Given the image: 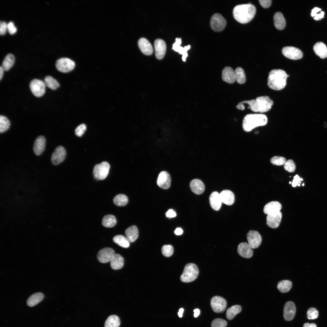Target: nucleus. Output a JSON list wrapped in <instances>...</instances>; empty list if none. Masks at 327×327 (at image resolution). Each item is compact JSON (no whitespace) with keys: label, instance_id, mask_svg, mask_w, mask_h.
Here are the masks:
<instances>
[{"label":"nucleus","instance_id":"33","mask_svg":"<svg viewBox=\"0 0 327 327\" xmlns=\"http://www.w3.org/2000/svg\"><path fill=\"white\" fill-rule=\"evenodd\" d=\"M14 55L11 54H7L3 60L1 66L4 71H8L13 66L15 62Z\"/></svg>","mask_w":327,"mask_h":327},{"label":"nucleus","instance_id":"25","mask_svg":"<svg viewBox=\"0 0 327 327\" xmlns=\"http://www.w3.org/2000/svg\"><path fill=\"white\" fill-rule=\"evenodd\" d=\"M222 77L223 81L228 83H233L236 81L234 71L230 67L224 68L222 71Z\"/></svg>","mask_w":327,"mask_h":327},{"label":"nucleus","instance_id":"14","mask_svg":"<svg viewBox=\"0 0 327 327\" xmlns=\"http://www.w3.org/2000/svg\"><path fill=\"white\" fill-rule=\"evenodd\" d=\"M282 217V214L280 211L269 214L266 216V224L270 228H276L279 226Z\"/></svg>","mask_w":327,"mask_h":327},{"label":"nucleus","instance_id":"28","mask_svg":"<svg viewBox=\"0 0 327 327\" xmlns=\"http://www.w3.org/2000/svg\"><path fill=\"white\" fill-rule=\"evenodd\" d=\"M313 49L317 55L322 58L327 57V47L322 42L316 43L313 46Z\"/></svg>","mask_w":327,"mask_h":327},{"label":"nucleus","instance_id":"20","mask_svg":"<svg viewBox=\"0 0 327 327\" xmlns=\"http://www.w3.org/2000/svg\"><path fill=\"white\" fill-rule=\"evenodd\" d=\"M175 42L173 45L172 49L174 51L177 52L180 54L182 55V59L183 61H185L186 58L188 56L187 51L190 48V46L188 45L183 48L180 46L181 44V39L180 38H176L175 39Z\"/></svg>","mask_w":327,"mask_h":327},{"label":"nucleus","instance_id":"38","mask_svg":"<svg viewBox=\"0 0 327 327\" xmlns=\"http://www.w3.org/2000/svg\"><path fill=\"white\" fill-rule=\"evenodd\" d=\"M113 240L115 243L122 247L127 248L130 246L129 242L126 237L122 235H117L114 236Z\"/></svg>","mask_w":327,"mask_h":327},{"label":"nucleus","instance_id":"11","mask_svg":"<svg viewBox=\"0 0 327 327\" xmlns=\"http://www.w3.org/2000/svg\"><path fill=\"white\" fill-rule=\"evenodd\" d=\"M246 238L248 244L252 249L259 247L261 244L262 239L260 234L257 231L251 230L247 234Z\"/></svg>","mask_w":327,"mask_h":327},{"label":"nucleus","instance_id":"23","mask_svg":"<svg viewBox=\"0 0 327 327\" xmlns=\"http://www.w3.org/2000/svg\"><path fill=\"white\" fill-rule=\"evenodd\" d=\"M190 187L191 190L197 195L202 193L205 188L203 182L197 179L192 180L190 182Z\"/></svg>","mask_w":327,"mask_h":327},{"label":"nucleus","instance_id":"56","mask_svg":"<svg viewBox=\"0 0 327 327\" xmlns=\"http://www.w3.org/2000/svg\"><path fill=\"white\" fill-rule=\"evenodd\" d=\"M324 12L323 11L320 12V13H318L314 17L315 20H320L324 17Z\"/></svg>","mask_w":327,"mask_h":327},{"label":"nucleus","instance_id":"13","mask_svg":"<svg viewBox=\"0 0 327 327\" xmlns=\"http://www.w3.org/2000/svg\"><path fill=\"white\" fill-rule=\"evenodd\" d=\"M114 251L110 248H105L101 249L97 254V259L102 263L110 262L115 254Z\"/></svg>","mask_w":327,"mask_h":327},{"label":"nucleus","instance_id":"4","mask_svg":"<svg viewBox=\"0 0 327 327\" xmlns=\"http://www.w3.org/2000/svg\"><path fill=\"white\" fill-rule=\"evenodd\" d=\"M199 273L198 268L196 264L192 263H187L181 275L180 280L184 282H192L197 278Z\"/></svg>","mask_w":327,"mask_h":327},{"label":"nucleus","instance_id":"10","mask_svg":"<svg viewBox=\"0 0 327 327\" xmlns=\"http://www.w3.org/2000/svg\"><path fill=\"white\" fill-rule=\"evenodd\" d=\"M283 54L286 57L292 60H298L303 56L302 51L299 48L292 46H286L282 49Z\"/></svg>","mask_w":327,"mask_h":327},{"label":"nucleus","instance_id":"27","mask_svg":"<svg viewBox=\"0 0 327 327\" xmlns=\"http://www.w3.org/2000/svg\"><path fill=\"white\" fill-rule=\"evenodd\" d=\"M126 237L129 243L135 241L138 236V230L137 227L133 225L128 228L125 231Z\"/></svg>","mask_w":327,"mask_h":327},{"label":"nucleus","instance_id":"59","mask_svg":"<svg viewBox=\"0 0 327 327\" xmlns=\"http://www.w3.org/2000/svg\"><path fill=\"white\" fill-rule=\"evenodd\" d=\"M193 312H194V316L195 318L197 317L200 314V310L198 309H196L194 310Z\"/></svg>","mask_w":327,"mask_h":327},{"label":"nucleus","instance_id":"12","mask_svg":"<svg viewBox=\"0 0 327 327\" xmlns=\"http://www.w3.org/2000/svg\"><path fill=\"white\" fill-rule=\"evenodd\" d=\"M256 99L258 104L259 112L260 113L268 111L273 104V101L267 96L259 97Z\"/></svg>","mask_w":327,"mask_h":327},{"label":"nucleus","instance_id":"47","mask_svg":"<svg viewBox=\"0 0 327 327\" xmlns=\"http://www.w3.org/2000/svg\"><path fill=\"white\" fill-rule=\"evenodd\" d=\"M307 317L309 319H317L318 316V310L315 308H309L307 312Z\"/></svg>","mask_w":327,"mask_h":327},{"label":"nucleus","instance_id":"64","mask_svg":"<svg viewBox=\"0 0 327 327\" xmlns=\"http://www.w3.org/2000/svg\"><path fill=\"white\" fill-rule=\"evenodd\" d=\"M291 177V176H290L289 177Z\"/></svg>","mask_w":327,"mask_h":327},{"label":"nucleus","instance_id":"55","mask_svg":"<svg viewBox=\"0 0 327 327\" xmlns=\"http://www.w3.org/2000/svg\"><path fill=\"white\" fill-rule=\"evenodd\" d=\"M321 8L318 7H315L312 10L311 12V15L312 17H314L317 15L319 12L320 11Z\"/></svg>","mask_w":327,"mask_h":327},{"label":"nucleus","instance_id":"62","mask_svg":"<svg viewBox=\"0 0 327 327\" xmlns=\"http://www.w3.org/2000/svg\"><path fill=\"white\" fill-rule=\"evenodd\" d=\"M302 186H304V183H302Z\"/></svg>","mask_w":327,"mask_h":327},{"label":"nucleus","instance_id":"42","mask_svg":"<svg viewBox=\"0 0 327 327\" xmlns=\"http://www.w3.org/2000/svg\"><path fill=\"white\" fill-rule=\"evenodd\" d=\"M10 126V121L5 116L3 115L0 116V133L5 132L9 128Z\"/></svg>","mask_w":327,"mask_h":327},{"label":"nucleus","instance_id":"36","mask_svg":"<svg viewBox=\"0 0 327 327\" xmlns=\"http://www.w3.org/2000/svg\"><path fill=\"white\" fill-rule=\"evenodd\" d=\"M241 306L238 305H234L228 308L226 312L227 318L229 320L233 319L237 314L241 312Z\"/></svg>","mask_w":327,"mask_h":327},{"label":"nucleus","instance_id":"48","mask_svg":"<svg viewBox=\"0 0 327 327\" xmlns=\"http://www.w3.org/2000/svg\"><path fill=\"white\" fill-rule=\"evenodd\" d=\"M227 322L224 319L217 318L214 319L211 323V327H226Z\"/></svg>","mask_w":327,"mask_h":327},{"label":"nucleus","instance_id":"49","mask_svg":"<svg viewBox=\"0 0 327 327\" xmlns=\"http://www.w3.org/2000/svg\"><path fill=\"white\" fill-rule=\"evenodd\" d=\"M86 128V125L84 124L79 125L75 129V132L76 135L79 137H81L84 133Z\"/></svg>","mask_w":327,"mask_h":327},{"label":"nucleus","instance_id":"43","mask_svg":"<svg viewBox=\"0 0 327 327\" xmlns=\"http://www.w3.org/2000/svg\"><path fill=\"white\" fill-rule=\"evenodd\" d=\"M240 103L242 104L246 103L249 105L248 108H250L253 112H259L257 103L256 99L249 101H244Z\"/></svg>","mask_w":327,"mask_h":327},{"label":"nucleus","instance_id":"21","mask_svg":"<svg viewBox=\"0 0 327 327\" xmlns=\"http://www.w3.org/2000/svg\"><path fill=\"white\" fill-rule=\"evenodd\" d=\"M138 45L140 50L144 54L149 55L153 53L152 45L146 38H140L138 41Z\"/></svg>","mask_w":327,"mask_h":327},{"label":"nucleus","instance_id":"34","mask_svg":"<svg viewBox=\"0 0 327 327\" xmlns=\"http://www.w3.org/2000/svg\"><path fill=\"white\" fill-rule=\"evenodd\" d=\"M120 324L119 317L115 315L109 316L104 323V327H118Z\"/></svg>","mask_w":327,"mask_h":327},{"label":"nucleus","instance_id":"6","mask_svg":"<svg viewBox=\"0 0 327 327\" xmlns=\"http://www.w3.org/2000/svg\"><path fill=\"white\" fill-rule=\"evenodd\" d=\"M75 62L71 59L66 57L58 59L55 63L58 71L62 73H67L72 70L75 67Z\"/></svg>","mask_w":327,"mask_h":327},{"label":"nucleus","instance_id":"18","mask_svg":"<svg viewBox=\"0 0 327 327\" xmlns=\"http://www.w3.org/2000/svg\"><path fill=\"white\" fill-rule=\"evenodd\" d=\"M157 184L160 188L164 189L169 188L171 184V178L169 174L163 171L159 174L157 180Z\"/></svg>","mask_w":327,"mask_h":327},{"label":"nucleus","instance_id":"32","mask_svg":"<svg viewBox=\"0 0 327 327\" xmlns=\"http://www.w3.org/2000/svg\"><path fill=\"white\" fill-rule=\"evenodd\" d=\"M44 294L41 292H37L31 295L27 301V305L33 307L40 302L44 299Z\"/></svg>","mask_w":327,"mask_h":327},{"label":"nucleus","instance_id":"2","mask_svg":"<svg viewBox=\"0 0 327 327\" xmlns=\"http://www.w3.org/2000/svg\"><path fill=\"white\" fill-rule=\"evenodd\" d=\"M288 75L283 70L276 69L269 73L267 84L269 88L276 90L283 89L286 86Z\"/></svg>","mask_w":327,"mask_h":327},{"label":"nucleus","instance_id":"40","mask_svg":"<svg viewBox=\"0 0 327 327\" xmlns=\"http://www.w3.org/2000/svg\"><path fill=\"white\" fill-rule=\"evenodd\" d=\"M44 82L46 86L52 90L56 89L60 86L58 81L50 76H47L45 78Z\"/></svg>","mask_w":327,"mask_h":327},{"label":"nucleus","instance_id":"19","mask_svg":"<svg viewBox=\"0 0 327 327\" xmlns=\"http://www.w3.org/2000/svg\"><path fill=\"white\" fill-rule=\"evenodd\" d=\"M237 251L240 256L245 258H249L253 254L252 248L246 242L240 243L238 245Z\"/></svg>","mask_w":327,"mask_h":327},{"label":"nucleus","instance_id":"39","mask_svg":"<svg viewBox=\"0 0 327 327\" xmlns=\"http://www.w3.org/2000/svg\"><path fill=\"white\" fill-rule=\"evenodd\" d=\"M235 80L239 84L244 83L246 81V77L243 70L241 67L237 68L234 71Z\"/></svg>","mask_w":327,"mask_h":327},{"label":"nucleus","instance_id":"44","mask_svg":"<svg viewBox=\"0 0 327 327\" xmlns=\"http://www.w3.org/2000/svg\"><path fill=\"white\" fill-rule=\"evenodd\" d=\"M161 252L162 254L165 256L170 257L173 253V248L171 245H164L162 248Z\"/></svg>","mask_w":327,"mask_h":327},{"label":"nucleus","instance_id":"15","mask_svg":"<svg viewBox=\"0 0 327 327\" xmlns=\"http://www.w3.org/2000/svg\"><path fill=\"white\" fill-rule=\"evenodd\" d=\"M66 153L64 148L62 146H59L55 149L51 157V161L54 165H58L64 160Z\"/></svg>","mask_w":327,"mask_h":327},{"label":"nucleus","instance_id":"30","mask_svg":"<svg viewBox=\"0 0 327 327\" xmlns=\"http://www.w3.org/2000/svg\"><path fill=\"white\" fill-rule=\"evenodd\" d=\"M273 19L275 26L277 29L282 30L284 28L286 25V21L281 12H276L274 15Z\"/></svg>","mask_w":327,"mask_h":327},{"label":"nucleus","instance_id":"57","mask_svg":"<svg viewBox=\"0 0 327 327\" xmlns=\"http://www.w3.org/2000/svg\"><path fill=\"white\" fill-rule=\"evenodd\" d=\"M183 230L181 228L178 227L176 229L174 232L176 235H180L183 233Z\"/></svg>","mask_w":327,"mask_h":327},{"label":"nucleus","instance_id":"46","mask_svg":"<svg viewBox=\"0 0 327 327\" xmlns=\"http://www.w3.org/2000/svg\"><path fill=\"white\" fill-rule=\"evenodd\" d=\"M284 168L286 170L289 172H292L295 170L296 166L294 161L289 159L286 161L284 164Z\"/></svg>","mask_w":327,"mask_h":327},{"label":"nucleus","instance_id":"51","mask_svg":"<svg viewBox=\"0 0 327 327\" xmlns=\"http://www.w3.org/2000/svg\"><path fill=\"white\" fill-rule=\"evenodd\" d=\"M303 180L302 178H300L297 174L294 177V179L292 183V186L293 187H295L297 186H300L301 181Z\"/></svg>","mask_w":327,"mask_h":327},{"label":"nucleus","instance_id":"41","mask_svg":"<svg viewBox=\"0 0 327 327\" xmlns=\"http://www.w3.org/2000/svg\"><path fill=\"white\" fill-rule=\"evenodd\" d=\"M114 203L118 206H124L128 202L127 197L123 194H119L116 196L113 200Z\"/></svg>","mask_w":327,"mask_h":327},{"label":"nucleus","instance_id":"53","mask_svg":"<svg viewBox=\"0 0 327 327\" xmlns=\"http://www.w3.org/2000/svg\"><path fill=\"white\" fill-rule=\"evenodd\" d=\"M259 1L261 6L265 8L269 7L272 4L271 0H259Z\"/></svg>","mask_w":327,"mask_h":327},{"label":"nucleus","instance_id":"22","mask_svg":"<svg viewBox=\"0 0 327 327\" xmlns=\"http://www.w3.org/2000/svg\"><path fill=\"white\" fill-rule=\"evenodd\" d=\"M45 143L46 140L44 136H40L36 138L33 146V151L36 155H40L44 151Z\"/></svg>","mask_w":327,"mask_h":327},{"label":"nucleus","instance_id":"16","mask_svg":"<svg viewBox=\"0 0 327 327\" xmlns=\"http://www.w3.org/2000/svg\"><path fill=\"white\" fill-rule=\"evenodd\" d=\"M296 312V307L294 303L291 301L287 302L283 309V316L284 319L288 321L292 320L295 316Z\"/></svg>","mask_w":327,"mask_h":327},{"label":"nucleus","instance_id":"17","mask_svg":"<svg viewBox=\"0 0 327 327\" xmlns=\"http://www.w3.org/2000/svg\"><path fill=\"white\" fill-rule=\"evenodd\" d=\"M154 45L157 58L161 59L164 57L166 51L167 47L165 41L161 39H157L155 41Z\"/></svg>","mask_w":327,"mask_h":327},{"label":"nucleus","instance_id":"61","mask_svg":"<svg viewBox=\"0 0 327 327\" xmlns=\"http://www.w3.org/2000/svg\"><path fill=\"white\" fill-rule=\"evenodd\" d=\"M183 311L184 309L182 308H181L179 309V311L178 313V314L180 318L182 317V315Z\"/></svg>","mask_w":327,"mask_h":327},{"label":"nucleus","instance_id":"50","mask_svg":"<svg viewBox=\"0 0 327 327\" xmlns=\"http://www.w3.org/2000/svg\"><path fill=\"white\" fill-rule=\"evenodd\" d=\"M7 30L10 34L13 35L16 32L17 29L14 23L10 21L7 24Z\"/></svg>","mask_w":327,"mask_h":327},{"label":"nucleus","instance_id":"60","mask_svg":"<svg viewBox=\"0 0 327 327\" xmlns=\"http://www.w3.org/2000/svg\"><path fill=\"white\" fill-rule=\"evenodd\" d=\"M4 70L1 66L0 67V80H1L3 77Z\"/></svg>","mask_w":327,"mask_h":327},{"label":"nucleus","instance_id":"45","mask_svg":"<svg viewBox=\"0 0 327 327\" xmlns=\"http://www.w3.org/2000/svg\"><path fill=\"white\" fill-rule=\"evenodd\" d=\"M270 161L271 163L273 165L281 166L285 164L286 160L284 157L275 156L272 157Z\"/></svg>","mask_w":327,"mask_h":327},{"label":"nucleus","instance_id":"54","mask_svg":"<svg viewBox=\"0 0 327 327\" xmlns=\"http://www.w3.org/2000/svg\"><path fill=\"white\" fill-rule=\"evenodd\" d=\"M165 214L166 216L169 218L175 217L177 215L176 212L172 209L169 210Z\"/></svg>","mask_w":327,"mask_h":327},{"label":"nucleus","instance_id":"3","mask_svg":"<svg viewBox=\"0 0 327 327\" xmlns=\"http://www.w3.org/2000/svg\"><path fill=\"white\" fill-rule=\"evenodd\" d=\"M267 122V117L264 114H249L243 119V128L245 131L249 132L257 127L265 125Z\"/></svg>","mask_w":327,"mask_h":327},{"label":"nucleus","instance_id":"26","mask_svg":"<svg viewBox=\"0 0 327 327\" xmlns=\"http://www.w3.org/2000/svg\"><path fill=\"white\" fill-rule=\"evenodd\" d=\"M220 195L222 203L228 205H231L234 203V195L230 190H224L220 192Z\"/></svg>","mask_w":327,"mask_h":327},{"label":"nucleus","instance_id":"1","mask_svg":"<svg viewBox=\"0 0 327 327\" xmlns=\"http://www.w3.org/2000/svg\"><path fill=\"white\" fill-rule=\"evenodd\" d=\"M256 13L255 6L251 4L239 5L233 9V14L235 19L239 23L245 24L251 21Z\"/></svg>","mask_w":327,"mask_h":327},{"label":"nucleus","instance_id":"5","mask_svg":"<svg viewBox=\"0 0 327 327\" xmlns=\"http://www.w3.org/2000/svg\"><path fill=\"white\" fill-rule=\"evenodd\" d=\"M110 167L109 164L106 161L96 164L93 170L94 177L97 180L105 179L108 174Z\"/></svg>","mask_w":327,"mask_h":327},{"label":"nucleus","instance_id":"35","mask_svg":"<svg viewBox=\"0 0 327 327\" xmlns=\"http://www.w3.org/2000/svg\"><path fill=\"white\" fill-rule=\"evenodd\" d=\"M117 223L115 217L112 215H107L103 218L102 224L104 227L111 228L114 226Z\"/></svg>","mask_w":327,"mask_h":327},{"label":"nucleus","instance_id":"37","mask_svg":"<svg viewBox=\"0 0 327 327\" xmlns=\"http://www.w3.org/2000/svg\"><path fill=\"white\" fill-rule=\"evenodd\" d=\"M292 283L291 281L289 280H281L278 283L277 288L279 291L282 293H286L288 292L292 287Z\"/></svg>","mask_w":327,"mask_h":327},{"label":"nucleus","instance_id":"7","mask_svg":"<svg viewBox=\"0 0 327 327\" xmlns=\"http://www.w3.org/2000/svg\"><path fill=\"white\" fill-rule=\"evenodd\" d=\"M210 26L213 30L215 31H222L225 27L226 22L225 18L219 13L213 14L210 22Z\"/></svg>","mask_w":327,"mask_h":327},{"label":"nucleus","instance_id":"63","mask_svg":"<svg viewBox=\"0 0 327 327\" xmlns=\"http://www.w3.org/2000/svg\"><path fill=\"white\" fill-rule=\"evenodd\" d=\"M289 184H291V181H289Z\"/></svg>","mask_w":327,"mask_h":327},{"label":"nucleus","instance_id":"31","mask_svg":"<svg viewBox=\"0 0 327 327\" xmlns=\"http://www.w3.org/2000/svg\"><path fill=\"white\" fill-rule=\"evenodd\" d=\"M124 264V259L120 254H115L110 261L111 268L114 270L121 269Z\"/></svg>","mask_w":327,"mask_h":327},{"label":"nucleus","instance_id":"29","mask_svg":"<svg viewBox=\"0 0 327 327\" xmlns=\"http://www.w3.org/2000/svg\"><path fill=\"white\" fill-rule=\"evenodd\" d=\"M282 208L281 203L276 201H272L266 204L263 208V212L265 214H269L279 211Z\"/></svg>","mask_w":327,"mask_h":327},{"label":"nucleus","instance_id":"9","mask_svg":"<svg viewBox=\"0 0 327 327\" xmlns=\"http://www.w3.org/2000/svg\"><path fill=\"white\" fill-rule=\"evenodd\" d=\"M210 305L214 312L217 313H221L225 310L227 302L223 298L220 296H215L211 299Z\"/></svg>","mask_w":327,"mask_h":327},{"label":"nucleus","instance_id":"58","mask_svg":"<svg viewBox=\"0 0 327 327\" xmlns=\"http://www.w3.org/2000/svg\"><path fill=\"white\" fill-rule=\"evenodd\" d=\"M303 327H317V326L314 323H306L303 325Z\"/></svg>","mask_w":327,"mask_h":327},{"label":"nucleus","instance_id":"24","mask_svg":"<svg viewBox=\"0 0 327 327\" xmlns=\"http://www.w3.org/2000/svg\"><path fill=\"white\" fill-rule=\"evenodd\" d=\"M209 202L211 207L213 210H219L222 203L220 194L216 191L212 192L209 197Z\"/></svg>","mask_w":327,"mask_h":327},{"label":"nucleus","instance_id":"8","mask_svg":"<svg viewBox=\"0 0 327 327\" xmlns=\"http://www.w3.org/2000/svg\"><path fill=\"white\" fill-rule=\"evenodd\" d=\"M29 87L31 92L36 97H41L45 93L46 85L44 82L40 80L33 79L30 82Z\"/></svg>","mask_w":327,"mask_h":327},{"label":"nucleus","instance_id":"52","mask_svg":"<svg viewBox=\"0 0 327 327\" xmlns=\"http://www.w3.org/2000/svg\"><path fill=\"white\" fill-rule=\"evenodd\" d=\"M7 30V24L4 21H1L0 23V34L1 35H5Z\"/></svg>","mask_w":327,"mask_h":327}]
</instances>
